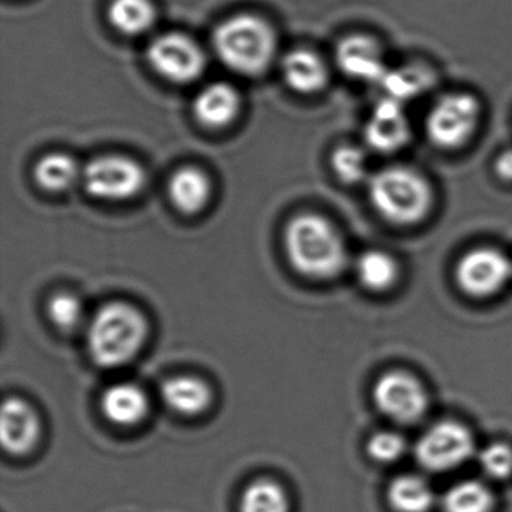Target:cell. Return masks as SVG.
Instances as JSON below:
<instances>
[{
    "label": "cell",
    "mask_w": 512,
    "mask_h": 512,
    "mask_svg": "<svg viewBox=\"0 0 512 512\" xmlns=\"http://www.w3.org/2000/svg\"><path fill=\"white\" fill-rule=\"evenodd\" d=\"M289 497L280 482L271 478L254 479L242 491L241 512H289Z\"/></svg>",
    "instance_id": "obj_20"
},
{
    "label": "cell",
    "mask_w": 512,
    "mask_h": 512,
    "mask_svg": "<svg viewBox=\"0 0 512 512\" xmlns=\"http://www.w3.org/2000/svg\"><path fill=\"white\" fill-rule=\"evenodd\" d=\"M161 398L167 407L185 416L199 415L208 409L212 391L199 377L175 376L161 386Z\"/></svg>",
    "instance_id": "obj_17"
},
{
    "label": "cell",
    "mask_w": 512,
    "mask_h": 512,
    "mask_svg": "<svg viewBox=\"0 0 512 512\" xmlns=\"http://www.w3.org/2000/svg\"><path fill=\"white\" fill-rule=\"evenodd\" d=\"M373 400L383 415L401 424L421 418L428 404L421 383L403 371L383 374L374 385Z\"/></svg>",
    "instance_id": "obj_9"
},
{
    "label": "cell",
    "mask_w": 512,
    "mask_h": 512,
    "mask_svg": "<svg viewBox=\"0 0 512 512\" xmlns=\"http://www.w3.org/2000/svg\"><path fill=\"white\" fill-rule=\"evenodd\" d=\"M40 431V418L31 404L17 397L4 401L0 413V437L5 451L14 455L26 454L38 442Z\"/></svg>",
    "instance_id": "obj_13"
},
{
    "label": "cell",
    "mask_w": 512,
    "mask_h": 512,
    "mask_svg": "<svg viewBox=\"0 0 512 512\" xmlns=\"http://www.w3.org/2000/svg\"><path fill=\"white\" fill-rule=\"evenodd\" d=\"M212 43L221 62L244 76L265 73L277 50L274 29L265 20L250 14L224 20L215 29Z\"/></svg>",
    "instance_id": "obj_3"
},
{
    "label": "cell",
    "mask_w": 512,
    "mask_h": 512,
    "mask_svg": "<svg viewBox=\"0 0 512 512\" xmlns=\"http://www.w3.org/2000/svg\"><path fill=\"white\" fill-rule=\"evenodd\" d=\"M148 61L161 77L178 85L199 79L206 67L202 47L179 32L155 38L148 47Z\"/></svg>",
    "instance_id": "obj_7"
},
{
    "label": "cell",
    "mask_w": 512,
    "mask_h": 512,
    "mask_svg": "<svg viewBox=\"0 0 512 512\" xmlns=\"http://www.w3.org/2000/svg\"><path fill=\"white\" fill-rule=\"evenodd\" d=\"M494 169L503 181L512 182V148L506 149L497 157Z\"/></svg>",
    "instance_id": "obj_30"
},
{
    "label": "cell",
    "mask_w": 512,
    "mask_h": 512,
    "mask_svg": "<svg viewBox=\"0 0 512 512\" xmlns=\"http://www.w3.org/2000/svg\"><path fill=\"white\" fill-rule=\"evenodd\" d=\"M50 320L65 332L76 331L85 317L82 299L70 292H58L47 305Z\"/></svg>",
    "instance_id": "obj_26"
},
{
    "label": "cell",
    "mask_w": 512,
    "mask_h": 512,
    "mask_svg": "<svg viewBox=\"0 0 512 512\" xmlns=\"http://www.w3.org/2000/svg\"><path fill=\"white\" fill-rule=\"evenodd\" d=\"M355 269L359 283L374 292L388 290L397 280V263L383 251H365L356 260Z\"/></svg>",
    "instance_id": "obj_24"
},
{
    "label": "cell",
    "mask_w": 512,
    "mask_h": 512,
    "mask_svg": "<svg viewBox=\"0 0 512 512\" xmlns=\"http://www.w3.org/2000/svg\"><path fill=\"white\" fill-rule=\"evenodd\" d=\"M368 454L380 463H392L403 455L406 449L403 437L392 431H380L371 437L367 445Z\"/></svg>",
    "instance_id": "obj_29"
},
{
    "label": "cell",
    "mask_w": 512,
    "mask_h": 512,
    "mask_svg": "<svg viewBox=\"0 0 512 512\" xmlns=\"http://www.w3.org/2000/svg\"><path fill=\"white\" fill-rule=\"evenodd\" d=\"M211 181L202 170L184 167L173 173L169 182V196L176 209L184 214H197L208 205Z\"/></svg>",
    "instance_id": "obj_18"
},
{
    "label": "cell",
    "mask_w": 512,
    "mask_h": 512,
    "mask_svg": "<svg viewBox=\"0 0 512 512\" xmlns=\"http://www.w3.org/2000/svg\"><path fill=\"white\" fill-rule=\"evenodd\" d=\"M512 275L508 257L493 248H476L461 257L455 271L458 284L473 296H488L502 289Z\"/></svg>",
    "instance_id": "obj_10"
},
{
    "label": "cell",
    "mask_w": 512,
    "mask_h": 512,
    "mask_svg": "<svg viewBox=\"0 0 512 512\" xmlns=\"http://www.w3.org/2000/svg\"><path fill=\"white\" fill-rule=\"evenodd\" d=\"M431 83H433V76L430 71L407 65L397 70H388L379 85L382 86L385 97L404 104V101L424 94Z\"/></svg>",
    "instance_id": "obj_22"
},
{
    "label": "cell",
    "mask_w": 512,
    "mask_h": 512,
    "mask_svg": "<svg viewBox=\"0 0 512 512\" xmlns=\"http://www.w3.org/2000/svg\"><path fill=\"white\" fill-rule=\"evenodd\" d=\"M371 203L385 220L400 226L418 223L430 212L433 191L424 176L404 166L380 170L368 185Z\"/></svg>",
    "instance_id": "obj_4"
},
{
    "label": "cell",
    "mask_w": 512,
    "mask_h": 512,
    "mask_svg": "<svg viewBox=\"0 0 512 512\" xmlns=\"http://www.w3.org/2000/svg\"><path fill=\"white\" fill-rule=\"evenodd\" d=\"M157 11L151 0H112L109 20L113 28L128 37L145 34L154 26Z\"/></svg>",
    "instance_id": "obj_19"
},
{
    "label": "cell",
    "mask_w": 512,
    "mask_h": 512,
    "mask_svg": "<svg viewBox=\"0 0 512 512\" xmlns=\"http://www.w3.org/2000/svg\"><path fill=\"white\" fill-rule=\"evenodd\" d=\"M331 166L337 178L344 184H358L367 176V155L356 146L344 145L335 149Z\"/></svg>",
    "instance_id": "obj_27"
},
{
    "label": "cell",
    "mask_w": 512,
    "mask_h": 512,
    "mask_svg": "<svg viewBox=\"0 0 512 512\" xmlns=\"http://www.w3.org/2000/svg\"><path fill=\"white\" fill-rule=\"evenodd\" d=\"M101 409L113 424L131 427L142 422L148 415V395L136 383H116L104 391Z\"/></svg>",
    "instance_id": "obj_15"
},
{
    "label": "cell",
    "mask_w": 512,
    "mask_h": 512,
    "mask_svg": "<svg viewBox=\"0 0 512 512\" xmlns=\"http://www.w3.org/2000/svg\"><path fill=\"white\" fill-rule=\"evenodd\" d=\"M83 182L91 196L101 200H127L146 184L142 166L124 155H103L86 164Z\"/></svg>",
    "instance_id": "obj_6"
},
{
    "label": "cell",
    "mask_w": 512,
    "mask_h": 512,
    "mask_svg": "<svg viewBox=\"0 0 512 512\" xmlns=\"http://www.w3.org/2000/svg\"><path fill=\"white\" fill-rule=\"evenodd\" d=\"M470 431L457 422H439L425 431L415 446V457L431 472H446L463 464L473 454Z\"/></svg>",
    "instance_id": "obj_8"
},
{
    "label": "cell",
    "mask_w": 512,
    "mask_h": 512,
    "mask_svg": "<svg viewBox=\"0 0 512 512\" xmlns=\"http://www.w3.org/2000/svg\"><path fill=\"white\" fill-rule=\"evenodd\" d=\"M79 164L68 154L46 155L38 161L34 169L35 181L44 190L59 193L67 190L79 178Z\"/></svg>",
    "instance_id": "obj_23"
},
{
    "label": "cell",
    "mask_w": 512,
    "mask_h": 512,
    "mask_svg": "<svg viewBox=\"0 0 512 512\" xmlns=\"http://www.w3.org/2000/svg\"><path fill=\"white\" fill-rule=\"evenodd\" d=\"M481 104L466 92L443 95L428 112L425 128L434 145L443 149L463 146L478 128Z\"/></svg>",
    "instance_id": "obj_5"
},
{
    "label": "cell",
    "mask_w": 512,
    "mask_h": 512,
    "mask_svg": "<svg viewBox=\"0 0 512 512\" xmlns=\"http://www.w3.org/2000/svg\"><path fill=\"white\" fill-rule=\"evenodd\" d=\"M284 245L293 268L305 277L334 278L346 266L343 238L320 215L301 214L293 218L284 232Z\"/></svg>",
    "instance_id": "obj_1"
},
{
    "label": "cell",
    "mask_w": 512,
    "mask_h": 512,
    "mask_svg": "<svg viewBox=\"0 0 512 512\" xmlns=\"http://www.w3.org/2000/svg\"><path fill=\"white\" fill-rule=\"evenodd\" d=\"M364 136L368 146L380 154H392L404 148L410 139V122L403 104L383 97L373 107Z\"/></svg>",
    "instance_id": "obj_12"
},
{
    "label": "cell",
    "mask_w": 512,
    "mask_h": 512,
    "mask_svg": "<svg viewBox=\"0 0 512 512\" xmlns=\"http://www.w3.org/2000/svg\"><path fill=\"white\" fill-rule=\"evenodd\" d=\"M493 496L482 482L463 481L452 485L443 497L445 512H490Z\"/></svg>",
    "instance_id": "obj_25"
},
{
    "label": "cell",
    "mask_w": 512,
    "mask_h": 512,
    "mask_svg": "<svg viewBox=\"0 0 512 512\" xmlns=\"http://www.w3.org/2000/svg\"><path fill=\"white\" fill-rule=\"evenodd\" d=\"M146 334L148 323L136 307L127 302H110L89 322V353L101 367H121L140 352Z\"/></svg>",
    "instance_id": "obj_2"
},
{
    "label": "cell",
    "mask_w": 512,
    "mask_h": 512,
    "mask_svg": "<svg viewBox=\"0 0 512 512\" xmlns=\"http://www.w3.org/2000/svg\"><path fill=\"white\" fill-rule=\"evenodd\" d=\"M281 73L287 85L299 94H316L325 88L329 79L325 61L308 49L287 53L281 62Z\"/></svg>",
    "instance_id": "obj_16"
},
{
    "label": "cell",
    "mask_w": 512,
    "mask_h": 512,
    "mask_svg": "<svg viewBox=\"0 0 512 512\" xmlns=\"http://www.w3.org/2000/svg\"><path fill=\"white\" fill-rule=\"evenodd\" d=\"M335 61L341 73L364 83L382 82L389 70L382 47L368 35L343 38L335 50Z\"/></svg>",
    "instance_id": "obj_11"
},
{
    "label": "cell",
    "mask_w": 512,
    "mask_h": 512,
    "mask_svg": "<svg viewBox=\"0 0 512 512\" xmlns=\"http://www.w3.org/2000/svg\"><path fill=\"white\" fill-rule=\"evenodd\" d=\"M388 499L398 512H427L433 505L434 494L425 479L403 475L389 485Z\"/></svg>",
    "instance_id": "obj_21"
},
{
    "label": "cell",
    "mask_w": 512,
    "mask_h": 512,
    "mask_svg": "<svg viewBox=\"0 0 512 512\" xmlns=\"http://www.w3.org/2000/svg\"><path fill=\"white\" fill-rule=\"evenodd\" d=\"M241 110V97L233 86L212 83L197 94L193 104L197 121L208 128H224L235 121Z\"/></svg>",
    "instance_id": "obj_14"
},
{
    "label": "cell",
    "mask_w": 512,
    "mask_h": 512,
    "mask_svg": "<svg viewBox=\"0 0 512 512\" xmlns=\"http://www.w3.org/2000/svg\"><path fill=\"white\" fill-rule=\"evenodd\" d=\"M479 464L490 478H508L512 473V449L503 443L485 446L479 454Z\"/></svg>",
    "instance_id": "obj_28"
}]
</instances>
